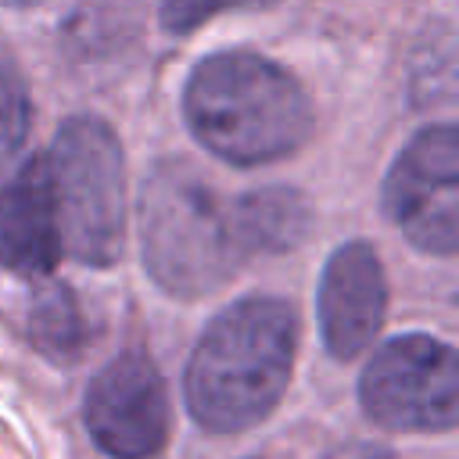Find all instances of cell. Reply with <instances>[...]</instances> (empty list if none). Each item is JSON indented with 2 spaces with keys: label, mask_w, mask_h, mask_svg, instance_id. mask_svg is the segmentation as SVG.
I'll list each match as a JSON object with an SVG mask.
<instances>
[{
  "label": "cell",
  "mask_w": 459,
  "mask_h": 459,
  "mask_svg": "<svg viewBox=\"0 0 459 459\" xmlns=\"http://www.w3.org/2000/svg\"><path fill=\"white\" fill-rule=\"evenodd\" d=\"M298 348V316L283 298H240L226 305L201 333L183 398L208 430H244L265 420L287 391Z\"/></svg>",
  "instance_id": "cell-1"
},
{
  "label": "cell",
  "mask_w": 459,
  "mask_h": 459,
  "mask_svg": "<svg viewBox=\"0 0 459 459\" xmlns=\"http://www.w3.org/2000/svg\"><path fill=\"white\" fill-rule=\"evenodd\" d=\"M183 115L194 140L230 165L287 158L312 133V104L298 79L247 50L204 57L186 79Z\"/></svg>",
  "instance_id": "cell-2"
},
{
  "label": "cell",
  "mask_w": 459,
  "mask_h": 459,
  "mask_svg": "<svg viewBox=\"0 0 459 459\" xmlns=\"http://www.w3.org/2000/svg\"><path fill=\"white\" fill-rule=\"evenodd\" d=\"M140 244L151 276L179 298L215 290L233 276L240 255L230 215L186 161L151 169L140 194Z\"/></svg>",
  "instance_id": "cell-3"
},
{
  "label": "cell",
  "mask_w": 459,
  "mask_h": 459,
  "mask_svg": "<svg viewBox=\"0 0 459 459\" xmlns=\"http://www.w3.org/2000/svg\"><path fill=\"white\" fill-rule=\"evenodd\" d=\"M43 161L61 251L86 265L118 262L126 247V161L111 126L93 115L68 118Z\"/></svg>",
  "instance_id": "cell-4"
},
{
  "label": "cell",
  "mask_w": 459,
  "mask_h": 459,
  "mask_svg": "<svg viewBox=\"0 0 459 459\" xmlns=\"http://www.w3.org/2000/svg\"><path fill=\"white\" fill-rule=\"evenodd\" d=\"M366 416L391 430H452L459 420V359L430 333L384 341L359 377Z\"/></svg>",
  "instance_id": "cell-5"
},
{
  "label": "cell",
  "mask_w": 459,
  "mask_h": 459,
  "mask_svg": "<svg viewBox=\"0 0 459 459\" xmlns=\"http://www.w3.org/2000/svg\"><path fill=\"white\" fill-rule=\"evenodd\" d=\"M384 212L402 237L427 255L459 251V133L420 129L384 179Z\"/></svg>",
  "instance_id": "cell-6"
},
{
  "label": "cell",
  "mask_w": 459,
  "mask_h": 459,
  "mask_svg": "<svg viewBox=\"0 0 459 459\" xmlns=\"http://www.w3.org/2000/svg\"><path fill=\"white\" fill-rule=\"evenodd\" d=\"M82 420L111 459H154L169 437V391L147 351L115 355L86 387Z\"/></svg>",
  "instance_id": "cell-7"
},
{
  "label": "cell",
  "mask_w": 459,
  "mask_h": 459,
  "mask_svg": "<svg viewBox=\"0 0 459 459\" xmlns=\"http://www.w3.org/2000/svg\"><path fill=\"white\" fill-rule=\"evenodd\" d=\"M316 312L323 344L333 359H355L373 344L387 312V276L366 240L341 244L326 258L316 290Z\"/></svg>",
  "instance_id": "cell-8"
},
{
  "label": "cell",
  "mask_w": 459,
  "mask_h": 459,
  "mask_svg": "<svg viewBox=\"0 0 459 459\" xmlns=\"http://www.w3.org/2000/svg\"><path fill=\"white\" fill-rule=\"evenodd\" d=\"M61 240L43 154L29 158L0 186V269L14 276H47L57 265Z\"/></svg>",
  "instance_id": "cell-9"
},
{
  "label": "cell",
  "mask_w": 459,
  "mask_h": 459,
  "mask_svg": "<svg viewBox=\"0 0 459 459\" xmlns=\"http://www.w3.org/2000/svg\"><path fill=\"white\" fill-rule=\"evenodd\" d=\"M230 230L240 247L287 251V247L301 244L308 233V204L290 186L251 190L237 201V208L230 215Z\"/></svg>",
  "instance_id": "cell-10"
},
{
  "label": "cell",
  "mask_w": 459,
  "mask_h": 459,
  "mask_svg": "<svg viewBox=\"0 0 459 459\" xmlns=\"http://www.w3.org/2000/svg\"><path fill=\"white\" fill-rule=\"evenodd\" d=\"M29 330H32V341L57 362L75 359L82 351V341H86L79 305L68 294V287H61V283L36 298V305L29 312Z\"/></svg>",
  "instance_id": "cell-11"
},
{
  "label": "cell",
  "mask_w": 459,
  "mask_h": 459,
  "mask_svg": "<svg viewBox=\"0 0 459 459\" xmlns=\"http://www.w3.org/2000/svg\"><path fill=\"white\" fill-rule=\"evenodd\" d=\"M29 133V97L22 79L0 65V169L22 151Z\"/></svg>",
  "instance_id": "cell-12"
},
{
  "label": "cell",
  "mask_w": 459,
  "mask_h": 459,
  "mask_svg": "<svg viewBox=\"0 0 459 459\" xmlns=\"http://www.w3.org/2000/svg\"><path fill=\"white\" fill-rule=\"evenodd\" d=\"M265 4H276V0H161V25L169 32H190L208 18H215L219 11L265 7Z\"/></svg>",
  "instance_id": "cell-13"
},
{
  "label": "cell",
  "mask_w": 459,
  "mask_h": 459,
  "mask_svg": "<svg viewBox=\"0 0 459 459\" xmlns=\"http://www.w3.org/2000/svg\"><path fill=\"white\" fill-rule=\"evenodd\" d=\"M326 459H398V455L384 445H373V441H348V445L333 448Z\"/></svg>",
  "instance_id": "cell-14"
},
{
  "label": "cell",
  "mask_w": 459,
  "mask_h": 459,
  "mask_svg": "<svg viewBox=\"0 0 459 459\" xmlns=\"http://www.w3.org/2000/svg\"><path fill=\"white\" fill-rule=\"evenodd\" d=\"M0 4H7V7H32V4H39V0H0Z\"/></svg>",
  "instance_id": "cell-15"
}]
</instances>
